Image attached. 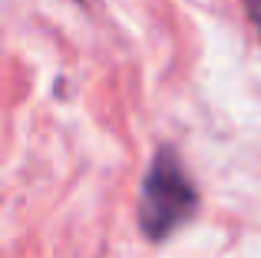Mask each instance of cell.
I'll list each match as a JSON object with an SVG mask.
<instances>
[{
  "mask_svg": "<svg viewBox=\"0 0 261 258\" xmlns=\"http://www.w3.org/2000/svg\"><path fill=\"white\" fill-rule=\"evenodd\" d=\"M198 189L172 146H159L142 175L136 222L149 242H166L198 212Z\"/></svg>",
  "mask_w": 261,
  "mask_h": 258,
  "instance_id": "cell-1",
  "label": "cell"
},
{
  "mask_svg": "<svg viewBox=\"0 0 261 258\" xmlns=\"http://www.w3.org/2000/svg\"><path fill=\"white\" fill-rule=\"evenodd\" d=\"M245 4V13H248V20L258 27V33H261V0H242Z\"/></svg>",
  "mask_w": 261,
  "mask_h": 258,
  "instance_id": "cell-2",
  "label": "cell"
}]
</instances>
